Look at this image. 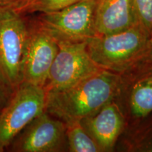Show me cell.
I'll list each match as a JSON object with an SVG mask.
<instances>
[{
    "mask_svg": "<svg viewBox=\"0 0 152 152\" xmlns=\"http://www.w3.org/2000/svg\"><path fill=\"white\" fill-rule=\"evenodd\" d=\"M130 109L137 118H145L152 113V73L134 85L130 95Z\"/></svg>",
    "mask_w": 152,
    "mask_h": 152,
    "instance_id": "obj_11",
    "label": "cell"
},
{
    "mask_svg": "<svg viewBox=\"0 0 152 152\" xmlns=\"http://www.w3.org/2000/svg\"><path fill=\"white\" fill-rule=\"evenodd\" d=\"M66 124V137H67L70 151L96 152L102 151L80 121H72Z\"/></svg>",
    "mask_w": 152,
    "mask_h": 152,
    "instance_id": "obj_12",
    "label": "cell"
},
{
    "mask_svg": "<svg viewBox=\"0 0 152 152\" xmlns=\"http://www.w3.org/2000/svg\"><path fill=\"white\" fill-rule=\"evenodd\" d=\"M150 39H151V42L152 44V29L151 30V33H150Z\"/></svg>",
    "mask_w": 152,
    "mask_h": 152,
    "instance_id": "obj_19",
    "label": "cell"
},
{
    "mask_svg": "<svg viewBox=\"0 0 152 152\" xmlns=\"http://www.w3.org/2000/svg\"><path fill=\"white\" fill-rule=\"evenodd\" d=\"M26 0H0V13L6 11L18 12Z\"/></svg>",
    "mask_w": 152,
    "mask_h": 152,
    "instance_id": "obj_16",
    "label": "cell"
},
{
    "mask_svg": "<svg viewBox=\"0 0 152 152\" xmlns=\"http://www.w3.org/2000/svg\"><path fill=\"white\" fill-rule=\"evenodd\" d=\"M28 24L14 11L0 13V76L11 90L22 83L21 64Z\"/></svg>",
    "mask_w": 152,
    "mask_h": 152,
    "instance_id": "obj_5",
    "label": "cell"
},
{
    "mask_svg": "<svg viewBox=\"0 0 152 152\" xmlns=\"http://www.w3.org/2000/svg\"><path fill=\"white\" fill-rule=\"evenodd\" d=\"M58 50L56 41L35 22L28 26L21 64L22 83L44 88Z\"/></svg>",
    "mask_w": 152,
    "mask_h": 152,
    "instance_id": "obj_7",
    "label": "cell"
},
{
    "mask_svg": "<svg viewBox=\"0 0 152 152\" xmlns=\"http://www.w3.org/2000/svg\"><path fill=\"white\" fill-rule=\"evenodd\" d=\"M138 23L150 34L152 29V0H133Z\"/></svg>",
    "mask_w": 152,
    "mask_h": 152,
    "instance_id": "obj_14",
    "label": "cell"
},
{
    "mask_svg": "<svg viewBox=\"0 0 152 152\" xmlns=\"http://www.w3.org/2000/svg\"><path fill=\"white\" fill-rule=\"evenodd\" d=\"M57 44L58 53L44 87L45 92L65 89L102 70L91 58L87 41Z\"/></svg>",
    "mask_w": 152,
    "mask_h": 152,
    "instance_id": "obj_6",
    "label": "cell"
},
{
    "mask_svg": "<svg viewBox=\"0 0 152 152\" xmlns=\"http://www.w3.org/2000/svg\"><path fill=\"white\" fill-rule=\"evenodd\" d=\"M14 90H11L0 76V110L4 106L10 99Z\"/></svg>",
    "mask_w": 152,
    "mask_h": 152,
    "instance_id": "obj_15",
    "label": "cell"
},
{
    "mask_svg": "<svg viewBox=\"0 0 152 152\" xmlns=\"http://www.w3.org/2000/svg\"><path fill=\"white\" fill-rule=\"evenodd\" d=\"M147 59L149 60V64L151 65V67L152 68V52L149 55V56H147Z\"/></svg>",
    "mask_w": 152,
    "mask_h": 152,
    "instance_id": "obj_18",
    "label": "cell"
},
{
    "mask_svg": "<svg viewBox=\"0 0 152 152\" xmlns=\"http://www.w3.org/2000/svg\"><path fill=\"white\" fill-rule=\"evenodd\" d=\"M80 122L96 142L102 151H111L122 132L124 119L118 107L109 102L91 116Z\"/></svg>",
    "mask_w": 152,
    "mask_h": 152,
    "instance_id": "obj_10",
    "label": "cell"
},
{
    "mask_svg": "<svg viewBox=\"0 0 152 152\" xmlns=\"http://www.w3.org/2000/svg\"><path fill=\"white\" fill-rule=\"evenodd\" d=\"M87 49L99 67L109 71H122L152 52L150 34L137 24L108 35H96L87 40Z\"/></svg>",
    "mask_w": 152,
    "mask_h": 152,
    "instance_id": "obj_2",
    "label": "cell"
},
{
    "mask_svg": "<svg viewBox=\"0 0 152 152\" xmlns=\"http://www.w3.org/2000/svg\"><path fill=\"white\" fill-rule=\"evenodd\" d=\"M46 93L43 87L21 83L7 104L0 110V152L45 110Z\"/></svg>",
    "mask_w": 152,
    "mask_h": 152,
    "instance_id": "obj_4",
    "label": "cell"
},
{
    "mask_svg": "<svg viewBox=\"0 0 152 152\" xmlns=\"http://www.w3.org/2000/svg\"><path fill=\"white\" fill-rule=\"evenodd\" d=\"M66 124L44 111L11 142L7 150L16 152L59 151L66 137Z\"/></svg>",
    "mask_w": 152,
    "mask_h": 152,
    "instance_id": "obj_8",
    "label": "cell"
},
{
    "mask_svg": "<svg viewBox=\"0 0 152 152\" xmlns=\"http://www.w3.org/2000/svg\"><path fill=\"white\" fill-rule=\"evenodd\" d=\"M143 151H148V152H152V141L149 142V144L146 146Z\"/></svg>",
    "mask_w": 152,
    "mask_h": 152,
    "instance_id": "obj_17",
    "label": "cell"
},
{
    "mask_svg": "<svg viewBox=\"0 0 152 152\" xmlns=\"http://www.w3.org/2000/svg\"><path fill=\"white\" fill-rule=\"evenodd\" d=\"M119 82L117 75L102 69L65 89L45 92V111L64 123L80 121L112 102Z\"/></svg>",
    "mask_w": 152,
    "mask_h": 152,
    "instance_id": "obj_1",
    "label": "cell"
},
{
    "mask_svg": "<svg viewBox=\"0 0 152 152\" xmlns=\"http://www.w3.org/2000/svg\"><path fill=\"white\" fill-rule=\"evenodd\" d=\"M81 0H26L18 13L24 15L33 13H49L63 9Z\"/></svg>",
    "mask_w": 152,
    "mask_h": 152,
    "instance_id": "obj_13",
    "label": "cell"
},
{
    "mask_svg": "<svg viewBox=\"0 0 152 152\" xmlns=\"http://www.w3.org/2000/svg\"><path fill=\"white\" fill-rule=\"evenodd\" d=\"M137 24L139 23L133 0H96V35L117 33Z\"/></svg>",
    "mask_w": 152,
    "mask_h": 152,
    "instance_id": "obj_9",
    "label": "cell"
},
{
    "mask_svg": "<svg viewBox=\"0 0 152 152\" xmlns=\"http://www.w3.org/2000/svg\"><path fill=\"white\" fill-rule=\"evenodd\" d=\"M96 0H81L69 7L40 14L35 23L58 42H84L96 36Z\"/></svg>",
    "mask_w": 152,
    "mask_h": 152,
    "instance_id": "obj_3",
    "label": "cell"
}]
</instances>
